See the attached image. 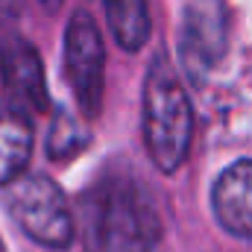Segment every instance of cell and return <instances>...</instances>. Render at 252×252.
<instances>
[{"mask_svg": "<svg viewBox=\"0 0 252 252\" xmlns=\"http://www.w3.org/2000/svg\"><path fill=\"white\" fill-rule=\"evenodd\" d=\"M85 226L97 252H156L161 217L132 173L103 176L85 199Z\"/></svg>", "mask_w": 252, "mask_h": 252, "instance_id": "obj_1", "label": "cell"}, {"mask_svg": "<svg viewBox=\"0 0 252 252\" xmlns=\"http://www.w3.org/2000/svg\"><path fill=\"white\" fill-rule=\"evenodd\" d=\"M193 109L188 91L164 56L147 70L144 82V144L161 173H176L188 158Z\"/></svg>", "mask_w": 252, "mask_h": 252, "instance_id": "obj_2", "label": "cell"}, {"mask_svg": "<svg viewBox=\"0 0 252 252\" xmlns=\"http://www.w3.org/2000/svg\"><path fill=\"white\" fill-rule=\"evenodd\" d=\"M9 211L18 229L47 247L67 250L73 244V214L64 199L62 188L44 173H24L12 182L9 190Z\"/></svg>", "mask_w": 252, "mask_h": 252, "instance_id": "obj_3", "label": "cell"}, {"mask_svg": "<svg viewBox=\"0 0 252 252\" xmlns=\"http://www.w3.org/2000/svg\"><path fill=\"white\" fill-rule=\"evenodd\" d=\"M103 73H106V50L97 21L79 9L73 12L64 30V79L73 91L79 112L94 121L103 106Z\"/></svg>", "mask_w": 252, "mask_h": 252, "instance_id": "obj_4", "label": "cell"}, {"mask_svg": "<svg viewBox=\"0 0 252 252\" xmlns=\"http://www.w3.org/2000/svg\"><path fill=\"white\" fill-rule=\"evenodd\" d=\"M226 50V15L217 0H199L185 15L182 27V62L188 73L202 79L208 67L217 62Z\"/></svg>", "mask_w": 252, "mask_h": 252, "instance_id": "obj_5", "label": "cell"}, {"mask_svg": "<svg viewBox=\"0 0 252 252\" xmlns=\"http://www.w3.org/2000/svg\"><path fill=\"white\" fill-rule=\"evenodd\" d=\"M214 220L235 238L252 241V161L241 158L229 164L211 190Z\"/></svg>", "mask_w": 252, "mask_h": 252, "instance_id": "obj_6", "label": "cell"}, {"mask_svg": "<svg viewBox=\"0 0 252 252\" xmlns=\"http://www.w3.org/2000/svg\"><path fill=\"white\" fill-rule=\"evenodd\" d=\"M0 67H3V85L6 94L35 112L47 109V85H44V70H41V59L38 53L21 41L12 38L0 47Z\"/></svg>", "mask_w": 252, "mask_h": 252, "instance_id": "obj_7", "label": "cell"}, {"mask_svg": "<svg viewBox=\"0 0 252 252\" xmlns=\"http://www.w3.org/2000/svg\"><path fill=\"white\" fill-rule=\"evenodd\" d=\"M32 156V121L30 109L9 100L0 106V185H12L24 176Z\"/></svg>", "mask_w": 252, "mask_h": 252, "instance_id": "obj_8", "label": "cell"}, {"mask_svg": "<svg viewBox=\"0 0 252 252\" xmlns=\"http://www.w3.org/2000/svg\"><path fill=\"white\" fill-rule=\"evenodd\" d=\"M106 21L115 41L126 53H138L150 38V6L147 0H103Z\"/></svg>", "mask_w": 252, "mask_h": 252, "instance_id": "obj_9", "label": "cell"}, {"mask_svg": "<svg viewBox=\"0 0 252 252\" xmlns=\"http://www.w3.org/2000/svg\"><path fill=\"white\" fill-rule=\"evenodd\" d=\"M85 144H88V135L82 132L79 121H73L70 115H59V121H53L50 138H47L50 158H67V156L79 153Z\"/></svg>", "mask_w": 252, "mask_h": 252, "instance_id": "obj_10", "label": "cell"}, {"mask_svg": "<svg viewBox=\"0 0 252 252\" xmlns=\"http://www.w3.org/2000/svg\"><path fill=\"white\" fill-rule=\"evenodd\" d=\"M41 6H44L47 12H56V9L62 6V0H41Z\"/></svg>", "mask_w": 252, "mask_h": 252, "instance_id": "obj_11", "label": "cell"}]
</instances>
